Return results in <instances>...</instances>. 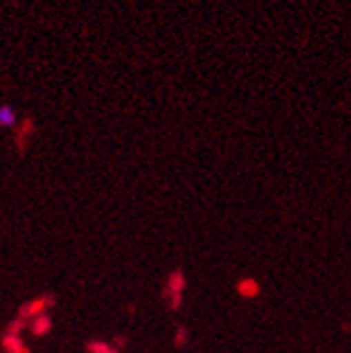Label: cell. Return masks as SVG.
<instances>
[{
    "mask_svg": "<svg viewBox=\"0 0 351 353\" xmlns=\"http://www.w3.org/2000/svg\"><path fill=\"white\" fill-rule=\"evenodd\" d=\"M237 293H239L241 297H245V299H254V297H259L261 287H259V282H257V280H252V278H243V280H239V285H237Z\"/></svg>",
    "mask_w": 351,
    "mask_h": 353,
    "instance_id": "obj_2",
    "label": "cell"
},
{
    "mask_svg": "<svg viewBox=\"0 0 351 353\" xmlns=\"http://www.w3.org/2000/svg\"><path fill=\"white\" fill-rule=\"evenodd\" d=\"M183 289H185V276L183 272L174 270L170 276H168V285H166V293L170 297V306L174 310L181 308V302H183Z\"/></svg>",
    "mask_w": 351,
    "mask_h": 353,
    "instance_id": "obj_1",
    "label": "cell"
},
{
    "mask_svg": "<svg viewBox=\"0 0 351 353\" xmlns=\"http://www.w3.org/2000/svg\"><path fill=\"white\" fill-rule=\"evenodd\" d=\"M50 316H46V314H37L34 316V321H32V332L34 334H46L48 330H50Z\"/></svg>",
    "mask_w": 351,
    "mask_h": 353,
    "instance_id": "obj_4",
    "label": "cell"
},
{
    "mask_svg": "<svg viewBox=\"0 0 351 353\" xmlns=\"http://www.w3.org/2000/svg\"><path fill=\"white\" fill-rule=\"evenodd\" d=\"M185 341H188V330L185 327H179L177 330V336H174V343H177V345H185Z\"/></svg>",
    "mask_w": 351,
    "mask_h": 353,
    "instance_id": "obj_6",
    "label": "cell"
},
{
    "mask_svg": "<svg viewBox=\"0 0 351 353\" xmlns=\"http://www.w3.org/2000/svg\"><path fill=\"white\" fill-rule=\"evenodd\" d=\"M89 349H91V353H117L112 347L103 345V343H91V345H89Z\"/></svg>",
    "mask_w": 351,
    "mask_h": 353,
    "instance_id": "obj_5",
    "label": "cell"
},
{
    "mask_svg": "<svg viewBox=\"0 0 351 353\" xmlns=\"http://www.w3.org/2000/svg\"><path fill=\"white\" fill-rule=\"evenodd\" d=\"M15 110L11 108V105H0V125L3 128H13L15 125Z\"/></svg>",
    "mask_w": 351,
    "mask_h": 353,
    "instance_id": "obj_3",
    "label": "cell"
}]
</instances>
